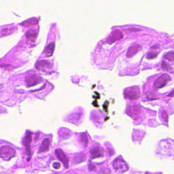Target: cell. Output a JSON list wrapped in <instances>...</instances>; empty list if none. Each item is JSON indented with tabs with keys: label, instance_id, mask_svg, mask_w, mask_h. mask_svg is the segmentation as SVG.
I'll use <instances>...</instances> for the list:
<instances>
[{
	"label": "cell",
	"instance_id": "6da1fadb",
	"mask_svg": "<svg viewBox=\"0 0 174 174\" xmlns=\"http://www.w3.org/2000/svg\"><path fill=\"white\" fill-rule=\"evenodd\" d=\"M15 154V151L11 147L4 146L2 147L0 150V157L5 160H9Z\"/></svg>",
	"mask_w": 174,
	"mask_h": 174
},
{
	"label": "cell",
	"instance_id": "7a4b0ae2",
	"mask_svg": "<svg viewBox=\"0 0 174 174\" xmlns=\"http://www.w3.org/2000/svg\"><path fill=\"white\" fill-rule=\"evenodd\" d=\"M114 169L118 173H123L127 171L128 165L125 161L120 158H117L113 163Z\"/></svg>",
	"mask_w": 174,
	"mask_h": 174
},
{
	"label": "cell",
	"instance_id": "3957f363",
	"mask_svg": "<svg viewBox=\"0 0 174 174\" xmlns=\"http://www.w3.org/2000/svg\"><path fill=\"white\" fill-rule=\"evenodd\" d=\"M170 80H171V78L169 75L167 74L162 75L155 81L154 83V87L155 89L160 88L165 86Z\"/></svg>",
	"mask_w": 174,
	"mask_h": 174
},
{
	"label": "cell",
	"instance_id": "277c9868",
	"mask_svg": "<svg viewBox=\"0 0 174 174\" xmlns=\"http://www.w3.org/2000/svg\"><path fill=\"white\" fill-rule=\"evenodd\" d=\"M32 134H32L31 132L28 131L24 139V144L25 147H26V152L28 157V159L27 160L28 161H29L30 160V158L31 157L30 144L32 142Z\"/></svg>",
	"mask_w": 174,
	"mask_h": 174
},
{
	"label": "cell",
	"instance_id": "5b68a950",
	"mask_svg": "<svg viewBox=\"0 0 174 174\" xmlns=\"http://www.w3.org/2000/svg\"><path fill=\"white\" fill-rule=\"evenodd\" d=\"M55 155H56L57 158L63 163L65 168L68 169L69 160H68V158L67 157L66 154H64L63 151L60 149V148H57V149L55 150Z\"/></svg>",
	"mask_w": 174,
	"mask_h": 174
},
{
	"label": "cell",
	"instance_id": "8992f818",
	"mask_svg": "<svg viewBox=\"0 0 174 174\" xmlns=\"http://www.w3.org/2000/svg\"><path fill=\"white\" fill-rule=\"evenodd\" d=\"M129 90L126 91V95L128 99L131 100H135L139 97V92L138 90H137L134 87L129 88Z\"/></svg>",
	"mask_w": 174,
	"mask_h": 174
},
{
	"label": "cell",
	"instance_id": "52a82bcc",
	"mask_svg": "<svg viewBox=\"0 0 174 174\" xmlns=\"http://www.w3.org/2000/svg\"><path fill=\"white\" fill-rule=\"evenodd\" d=\"M26 82L29 86H32L41 83L42 80L35 75H29L26 77Z\"/></svg>",
	"mask_w": 174,
	"mask_h": 174
},
{
	"label": "cell",
	"instance_id": "ba28073f",
	"mask_svg": "<svg viewBox=\"0 0 174 174\" xmlns=\"http://www.w3.org/2000/svg\"><path fill=\"white\" fill-rule=\"evenodd\" d=\"M90 153L91 155L92 158L93 159L103 156L104 151L102 148L97 146L91 148L90 151Z\"/></svg>",
	"mask_w": 174,
	"mask_h": 174
},
{
	"label": "cell",
	"instance_id": "9c48e42d",
	"mask_svg": "<svg viewBox=\"0 0 174 174\" xmlns=\"http://www.w3.org/2000/svg\"><path fill=\"white\" fill-rule=\"evenodd\" d=\"M36 67L39 71H46L50 68V63L47 61H40L37 63Z\"/></svg>",
	"mask_w": 174,
	"mask_h": 174
},
{
	"label": "cell",
	"instance_id": "30bf717a",
	"mask_svg": "<svg viewBox=\"0 0 174 174\" xmlns=\"http://www.w3.org/2000/svg\"><path fill=\"white\" fill-rule=\"evenodd\" d=\"M50 140L48 138L43 139L41 147L39 148V152H44L48 151L49 149Z\"/></svg>",
	"mask_w": 174,
	"mask_h": 174
},
{
	"label": "cell",
	"instance_id": "8fae6325",
	"mask_svg": "<svg viewBox=\"0 0 174 174\" xmlns=\"http://www.w3.org/2000/svg\"><path fill=\"white\" fill-rule=\"evenodd\" d=\"M54 47H55V42H54L50 43L46 47L44 51V53L47 57H49L52 55L54 51Z\"/></svg>",
	"mask_w": 174,
	"mask_h": 174
},
{
	"label": "cell",
	"instance_id": "7c38bea8",
	"mask_svg": "<svg viewBox=\"0 0 174 174\" xmlns=\"http://www.w3.org/2000/svg\"><path fill=\"white\" fill-rule=\"evenodd\" d=\"M26 37L28 41H34L37 37V32L34 30H29L27 32Z\"/></svg>",
	"mask_w": 174,
	"mask_h": 174
},
{
	"label": "cell",
	"instance_id": "4fadbf2b",
	"mask_svg": "<svg viewBox=\"0 0 174 174\" xmlns=\"http://www.w3.org/2000/svg\"><path fill=\"white\" fill-rule=\"evenodd\" d=\"M38 23V20L37 18H31L29 20L24 21V22L21 24L22 26H30L32 25H35L37 24Z\"/></svg>",
	"mask_w": 174,
	"mask_h": 174
},
{
	"label": "cell",
	"instance_id": "5bb4252c",
	"mask_svg": "<svg viewBox=\"0 0 174 174\" xmlns=\"http://www.w3.org/2000/svg\"><path fill=\"white\" fill-rule=\"evenodd\" d=\"M140 49V46L139 45L133 46L130 47L128 50L127 55L128 57H131L137 53Z\"/></svg>",
	"mask_w": 174,
	"mask_h": 174
},
{
	"label": "cell",
	"instance_id": "9a60e30c",
	"mask_svg": "<svg viewBox=\"0 0 174 174\" xmlns=\"http://www.w3.org/2000/svg\"><path fill=\"white\" fill-rule=\"evenodd\" d=\"M86 159V156L84 154H79L78 155L76 156L74 158V161L76 162V164H78V163L81 162L85 160Z\"/></svg>",
	"mask_w": 174,
	"mask_h": 174
},
{
	"label": "cell",
	"instance_id": "2e32d148",
	"mask_svg": "<svg viewBox=\"0 0 174 174\" xmlns=\"http://www.w3.org/2000/svg\"><path fill=\"white\" fill-rule=\"evenodd\" d=\"M80 141L84 147H86L88 143V138L85 133H82L80 136Z\"/></svg>",
	"mask_w": 174,
	"mask_h": 174
},
{
	"label": "cell",
	"instance_id": "e0dca14e",
	"mask_svg": "<svg viewBox=\"0 0 174 174\" xmlns=\"http://www.w3.org/2000/svg\"><path fill=\"white\" fill-rule=\"evenodd\" d=\"M14 31V29L13 28H5L2 31V34L3 35H7L12 33Z\"/></svg>",
	"mask_w": 174,
	"mask_h": 174
},
{
	"label": "cell",
	"instance_id": "ac0fdd59",
	"mask_svg": "<svg viewBox=\"0 0 174 174\" xmlns=\"http://www.w3.org/2000/svg\"><path fill=\"white\" fill-rule=\"evenodd\" d=\"M157 56V53L154 52H151L148 53L147 56V58L148 59H153L154 58H155Z\"/></svg>",
	"mask_w": 174,
	"mask_h": 174
},
{
	"label": "cell",
	"instance_id": "d6986e66",
	"mask_svg": "<svg viewBox=\"0 0 174 174\" xmlns=\"http://www.w3.org/2000/svg\"><path fill=\"white\" fill-rule=\"evenodd\" d=\"M165 58L169 60L174 61V53L173 52L169 53L165 56Z\"/></svg>",
	"mask_w": 174,
	"mask_h": 174
},
{
	"label": "cell",
	"instance_id": "ffe728a7",
	"mask_svg": "<svg viewBox=\"0 0 174 174\" xmlns=\"http://www.w3.org/2000/svg\"><path fill=\"white\" fill-rule=\"evenodd\" d=\"M161 66H162L161 67L162 68H164V70L169 71H171V67H170L168 64L165 63L164 62H163V63H162V64L161 65Z\"/></svg>",
	"mask_w": 174,
	"mask_h": 174
},
{
	"label": "cell",
	"instance_id": "44dd1931",
	"mask_svg": "<svg viewBox=\"0 0 174 174\" xmlns=\"http://www.w3.org/2000/svg\"><path fill=\"white\" fill-rule=\"evenodd\" d=\"M110 169L107 168L102 169L100 172V174H110Z\"/></svg>",
	"mask_w": 174,
	"mask_h": 174
},
{
	"label": "cell",
	"instance_id": "7402d4cb",
	"mask_svg": "<svg viewBox=\"0 0 174 174\" xmlns=\"http://www.w3.org/2000/svg\"><path fill=\"white\" fill-rule=\"evenodd\" d=\"M53 167L55 169H59L60 168V164L59 162H55L53 164Z\"/></svg>",
	"mask_w": 174,
	"mask_h": 174
},
{
	"label": "cell",
	"instance_id": "603a6c76",
	"mask_svg": "<svg viewBox=\"0 0 174 174\" xmlns=\"http://www.w3.org/2000/svg\"><path fill=\"white\" fill-rule=\"evenodd\" d=\"M89 169H90V171H95V170L96 169V168L95 166H94L92 164H89Z\"/></svg>",
	"mask_w": 174,
	"mask_h": 174
},
{
	"label": "cell",
	"instance_id": "cb8c5ba5",
	"mask_svg": "<svg viewBox=\"0 0 174 174\" xmlns=\"http://www.w3.org/2000/svg\"><path fill=\"white\" fill-rule=\"evenodd\" d=\"M159 48V47H158V46H153V47H152L151 48Z\"/></svg>",
	"mask_w": 174,
	"mask_h": 174
}]
</instances>
